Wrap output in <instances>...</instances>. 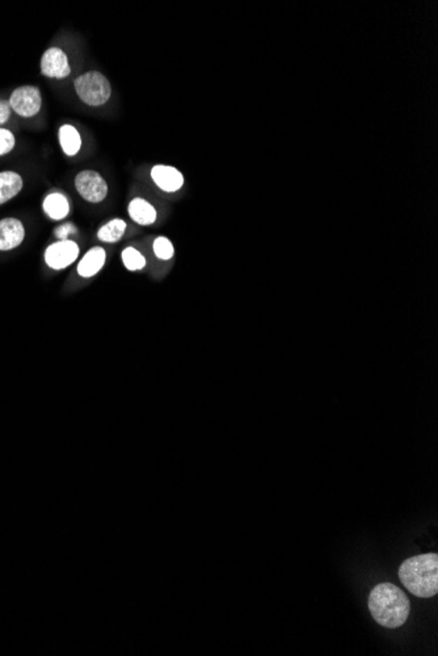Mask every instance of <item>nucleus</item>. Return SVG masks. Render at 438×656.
Listing matches in <instances>:
<instances>
[{
	"label": "nucleus",
	"instance_id": "nucleus-1",
	"mask_svg": "<svg viewBox=\"0 0 438 656\" xmlns=\"http://www.w3.org/2000/svg\"><path fill=\"white\" fill-rule=\"evenodd\" d=\"M369 609L379 625L397 629L407 621L411 604L407 595L395 585L381 583L370 592Z\"/></svg>",
	"mask_w": 438,
	"mask_h": 656
},
{
	"label": "nucleus",
	"instance_id": "nucleus-2",
	"mask_svg": "<svg viewBox=\"0 0 438 656\" xmlns=\"http://www.w3.org/2000/svg\"><path fill=\"white\" fill-rule=\"evenodd\" d=\"M399 578L412 595L429 599L438 592V555H416L406 559L399 567Z\"/></svg>",
	"mask_w": 438,
	"mask_h": 656
},
{
	"label": "nucleus",
	"instance_id": "nucleus-3",
	"mask_svg": "<svg viewBox=\"0 0 438 656\" xmlns=\"http://www.w3.org/2000/svg\"><path fill=\"white\" fill-rule=\"evenodd\" d=\"M75 91L84 104L100 106L109 100L112 87L108 79L97 71H90L74 81Z\"/></svg>",
	"mask_w": 438,
	"mask_h": 656
},
{
	"label": "nucleus",
	"instance_id": "nucleus-4",
	"mask_svg": "<svg viewBox=\"0 0 438 656\" xmlns=\"http://www.w3.org/2000/svg\"><path fill=\"white\" fill-rule=\"evenodd\" d=\"M41 92L33 85L16 88L10 97L11 109L25 118L36 116L41 109Z\"/></svg>",
	"mask_w": 438,
	"mask_h": 656
},
{
	"label": "nucleus",
	"instance_id": "nucleus-5",
	"mask_svg": "<svg viewBox=\"0 0 438 656\" xmlns=\"http://www.w3.org/2000/svg\"><path fill=\"white\" fill-rule=\"evenodd\" d=\"M75 188L85 201L102 202L108 194V183L95 171H83L75 177Z\"/></svg>",
	"mask_w": 438,
	"mask_h": 656
},
{
	"label": "nucleus",
	"instance_id": "nucleus-6",
	"mask_svg": "<svg viewBox=\"0 0 438 656\" xmlns=\"http://www.w3.org/2000/svg\"><path fill=\"white\" fill-rule=\"evenodd\" d=\"M79 256V246L70 240L51 244L45 252V263L54 270H62L69 267Z\"/></svg>",
	"mask_w": 438,
	"mask_h": 656
},
{
	"label": "nucleus",
	"instance_id": "nucleus-7",
	"mask_svg": "<svg viewBox=\"0 0 438 656\" xmlns=\"http://www.w3.org/2000/svg\"><path fill=\"white\" fill-rule=\"evenodd\" d=\"M41 72L48 78H66L71 72L67 55L58 48L45 51L41 58Z\"/></svg>",
	"mask_w": 438,
	"mask_h": 656
},
{
	"label": "nucleus",
	"instance_id": "nucleus-8",
	"mask_svg": "<svg viewBox=\"0 0 438 656\" xmlns=\"http://www.w3.org/2000/svg\"><path fill=\"white\" fill-rule=\"evenodd\" d=\"M151 179L165 193L179 192L184 185L182 172L170 165H155L151 169Z\"/></svg>",
	"mask_w": 438,
	"mask_h": 656
},
{
	"label": "nucleus",
	"instance_id": "nucleus-9",
	"mask_svg": "<svg viewBox=\"0 0 438 656\" xmlns=\"http://www.w3.org/2000/svg\"><path fill=\"white\" fill-rule=\"evenodd\" d=\"M25 230L20 221L7 218L0 221V251L15 249L24 242Z\"/></svg>",
	"mask_w": 438,
	"mask_h": 656
},
{
	"label": "nucleus",
	"instance_id": "nucleus-10",
	"mask_svg": "<svg viewBox=\"0 0 438 656\" xmlns=\"http://www.w3.org/2000/svg\"><path fill=\"white\" fill-rule=\"evenodd\" d=\"M105 260L107 253L102 248H92L91 251L85 253L82 261L78 265V273L83 278H91L102 270V266L105 265Z\"/></svg>",
	"mask_w": 438,
	"mask_h": 656
},
{
	"label": "nucleus",
	"instance_id": "nucleus-11",
	"mask_svg": "<svg viewBox=\"0 0 438 656\" xmlns=\"http://www.w3.org/2000/svg\"><path fill=\"white\" fill-rule=\"evenodd\" d=\"M129 215L139 225H151L156 221V210L151 203L142 198H135L129 203Z\"/></svg>",
	"mask_w": 438,
	"mask_h": 656
},
{
	"label": "nucleus",
	"instance_id": "nucleus-12",
	"mask_svg": "<svg viewBox=\"0 0 438 656\" xmlns=\"http://www.w3.org/2000/svg\"><path fill=\"white\" fill-rule=\"evenodd\" d=\"M43 211L54 221H62L70 211V203L67 198L60 193H51L43 201Z\"/></svg>",
	"mask_w": 438,
	"mask_h": 656
},
{
	"label": "nucleus",
	"instance_id": "nucleus-13",
	"mask_svg": "<svg viewBox=\"0 0 438 656\" xmlns=\"http://www.w3.org/2000/svg\"><path fill=\"white\" fill-rule=\"evenodd\" d=\"M22 189V179L16 172H0V204L8 202Z\"/></svg>",
	"mask_w": 438,
	"mask_h": 656
},
{
	"label": "nucleus",
	"instance_id": "nucleus-14",
	"mask_svg": "<svg viewBox=\"0 0 438 656\" xmlns=\"http://www.w3.org/2000/svg\"><path fill=\"white\" fill-rule=\"evenodd\" d=\"M60 141L62 150L69 156L76 155L82 146L81 135L71 125H63L60 129Z\"/></svg>",
	"mask_w": 438,
	"mask_h": 656
},
{
	"label": "nucleus",
	"instance_id": "nucleus-15",
	"mask_svg": "<svg viewBox=\"0 0 438 656\" xmlns=\"http://www.w3.org/2000/svg\"><path fill=\"white\" fill-rule=\"evenodd\" d=\"M128 225L123 219H113L104 224L97 232V239L104 242H117L121 240Z\"/></svg>",
	"mask_w": 438,
	"mask_h": 656
},
{
	"label": "nucleus",
	"instance_id": "nucleus-16",
	"mask_svg": "<svg viewBox=\"0 0 438 656\" xmlns=\"http://www.w3.org/2000/svg\"><path fill=\"white\" fill-rule=\"evenodd\" d=\"M123 263L125 265V267L130 272H137V270H142L146 266V258L144 256H142V253L139 251H137L135 248H126L123 249Z\"/></svg>",
	"mask_w": 438,
	"mask_h": 656
},
{
	"label": "nucleus",
	"instance_id": "nucleus-17",
	"mask_svg": "<svg viewBox=\"0 0 438 656\" xmlns=\"http://www.w3.org/2000/svg\"><path fill=\"white\" fill-rule=\"evenodd\" d=\"M153 253L159 260L168 261L174 257V245H172L171 240H168L167 237H163V236L156 237L155 242H153Z\"/></svg>",
	"mask_w": 438,
	"mask_h": 656
},
{
	"label": "nucleus",
	"instance_id": "nucleus-18",
	"mask_svg": "<svg viewBox=\"0 0 438 656\" xmlns=\"http://www.w3.org/2000/svg\"><path fill=\"white\" fill-rule=\"evenodd\" d=\"M15 147V137L7 129H0V156L12 151Z\"/></svg>",
	"mask_w": 438,
	"mask_h": 656
},
{
	"label": "nucleus",
	"instance_id": "nucleus-19",
	"mask_svg": "<svg viewBox=\"0 0 438 656\" xmlns=\"http://www.w3.org/2000/svg\"><path fill=\"white\" fill-rule=\"evenodd\" d=\"M11 117L10 102L0 100V125L6 123Z\"/></svg>",
	"mask_w": 438,
	"mask_h": 656
},
{
	"label": "nucleus",
	"instance_id": "nucleus-20",
	"mask_svg": "<svg viewBox=\"0 0 438 656\" xmlns=\"http://www.w3.org/2000/svg\"><path fill=\"white\" fill-rule=\"evenodd\" d=\"M70 228H71V225H70V224H66L64 227H61L60 230H57V236H60L62 240H66L64 237L67 236V232H69V230H70Z\"/></svg>",
	"mask_w": 438,
	"mask_h": 656
}]
</instances>
